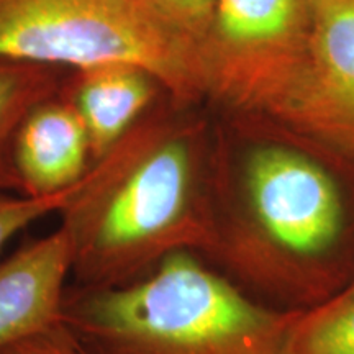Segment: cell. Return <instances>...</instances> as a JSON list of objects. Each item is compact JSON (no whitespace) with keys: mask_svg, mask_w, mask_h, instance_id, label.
<instances>
[{"mask_svg":"<svg viewBox=\"0 0 354 354\" xmlns=\"http://www.w3.org/2000/svg\"><path fill=\"white\" fill-rule=\"evenodd\" d=\"M79 187V185H77ZM76 187V189H77ZM76 189L55 197L35 198L20 194L0 192V251L21 230L51 214H61Z\"/></svg>","mask_w":354,"mask_h":354,"instance_id":"4fadbf2b","label":"cell"},{"mask_svg":"<svg viewBox=\"0 0 354 354\" xmlns=\"http://www.w3.org/2000/svg\"><path fill=\"white\" fill-rule=\"evenodd\" d=\"M94 165L87 128L63 92L35 107L13 141L20 194L55 197L76 189Z\"/></svg>","mask_w":354,"mask_h":354,"instance_id":"52a82bcc","label":"cell"},{"mask_svg":"<svg viewBox=\"0 0 354 354\" xmlns=\"http://www.w3.org/2000/svg\"><path fill=\"white\" fill-rule=\"evenodd\" d=\"M297 313L177 251L128 284L68 287L61 322L86 354H284Z\"/></svg>","mask_w":354,"mask_h":354,"instance_id":"3957f363","label":"cell"},{"mask_svg":"<svg viewBox=\"0 0 354 354\" xmlns=\"http://www.w3.org/2000/svg\"><path fill=\"white\" fill-rule=\"evenodd\" d=\"M0 354H86L71 331L61 323L41 333L26 336L24 339L0 349Z\"/></svg>","mask_w":354,"mask_h":354,"instance_id":"5bb4252c","label":"cell"},{"mask_svg":"<svg viewBox=\"0 0 354 354\" xmlns=\"http://www.w3.org/2000/svg\"><path fill=\"white\" fill-rule=\"evenodd\" d=\"M214 133L167 97L95 161L61 210L77 286L115 287L177 251L201 254L212 218Z\"/></svg>","mask_w":354,"mask_h":354,"instance_id":"7a4b0ae2","label":"cell"},{"mask_svg":"<svg viewBox=\"0 0 354 354\" xmlns=\"http://www.w3.org/2000/svg\"><path fill=\"white\" fill-rule=\"evenodd\" d=\"M308 2L307 66L272 123L354 161V0Z\"/></svg>","mask_w":354,"mask_h":354,"instance_id":"8992f818","label":"cell"},{"mask_svg":"<svg viewBox=\"0 0 354 354\" xmlns=\"http://www.w3.org/2000/svg\"><path fill=\"white\" fill-rule=\"evenodd\" d=\"M61 92L87 128L94 162L169 97L151 71L130 63L71 71Z\"/></svg>","mask_w":354,"mask_h":354,"instance_id":"9c48e42d","label":"cell"},{"mask_svg":"<svg viewBox=\"0 0 354 354\" xmlns=\"http://www.w3.org/2000/svg\"><path fill=\"white\" fill-rule=\"evenodd\" d=\"M68 74L53 66L0 57V192L20 194L13 167L15 135L35 107L59 94Z\"/></svg>","mask_w":354,"mask_h":354,"instance_id":"30bf717a","label":"cell"},{"mask_svg":"<svg viewBox=\"0 0 354 354\" xmlns=\"http://www.w3.org/2000/svg\"><path fill=\"white\" fill-rule=\"evenodd\" d=\"M0 57L81 71L141 66L180 105L202 99L189 64L135 0H0Z\"/></svg>","mask_w":354,"mask_h":354,"instance_id":"277c9868","label":"cell"},{"mask_svg":"<svg viewBox=\"0 0 354 354\" xmlns=\"http://www.w3.org/2000/svg\"><path fill=\"white\" fill-rule=\"evenodd\" d=\"M71 269V243L61 227L0 263V349L63 323Z\"/></svg>","mask_w":354,"mask_h":354,"instance_id":"ba28073f","label":"cell"},{"mask_svg":"<svg viewBox=\"0 0 354 354\" xmlns=\"http://www.w3.org/2000/svg\"><path fill=\"white\" fill-rule=\"evenodd\" d=\"M310 32L308 0H216L197 61L202 99L276 122L307 66Z\"/></svg>","mask_w":354,"mask_h":354,"instance_id":"5b68a950","label":"cell"},{"mask_svg":"<svg viewBox=\"0 0 354 354\" xmlns=\"http://www.w3.org/2000/svg\"><path fill=\"white\" fill-rule=\"evenodd\" d=\"M351 287H353V289H354V284H353V286H351Z\"/></svg>","mask_w":354,"mask_h":354,"instance_id":"9a60e30c","label":"cell"},{"mask_svg":"<svg viewBox=\"0 0 354 354\" xmlns=\"http://www.w3.org/2000/svg\"><path fill=\"white\" fill-rule=\"evenodd\" d=\"M354 161L268 120L214 135L201 258L251 297L305 312L354 284Z\"/></svg>","mask_w":354,"mask_h":354,"instance_id":"6da1fadb","label":"cell"},{"mask_svg":"<svg viewBox=\"0 0 354 354\" xmlns=\"http://www.w3.org/2000/svg\"><path fill=\"white\" fill-rule=\"evenodd\" d=\"M135 2L138 3L140 10L149 20V24L184 57L198 86L197 61L209 33L216 0H135Z\"/></svg>","mask_w":354,"mask_h":354,"instance_id":"7c38bea8","label":"cell"},{"mask_svg":"<svg viewBox=\"0 0 354 354\" xmlns=\"http://www.w3.org/2000/svg\"><path fill=\"white\" fill-rule=\"evenodd\" d=\"M284 354H354V289L299 312L284 343Z\"/></svg>","mask_w":354,"mask_h":354,"instance_id":"8fae6325","label":"cell"}]
</instances>
